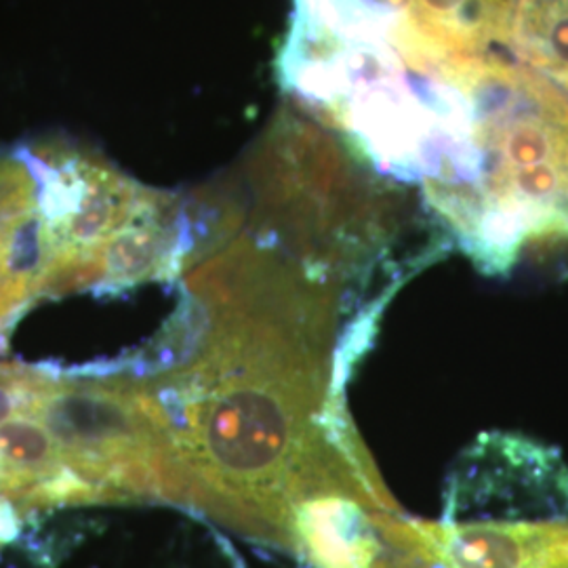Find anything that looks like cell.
Returning <instances> with one entry per match:
<instances>
[{
  "instance_id": "6da1fadb",
  "label": "cell",
  "mask_w": 568,
  "mask_h": 568,
  "mask_svg": "<svg viewBox=\"0 0 568 568\" xmlns=\"http://www.w3.org/2000/svg\"><path fill=\"white\" fill-rule=\"evenodd\" d=\"M182 270L190 342L145 379L169 438L173 504L291 548L307 509L382 490L331 410L337 283L243 230Z\"/></svg>"
},
{
  "instance_id": "7a4b0ae2",
  "label": "cell",
  "mask_w": 568,
  "mask_h": 568,
  "mask_svg": "<svg viewBox=\"0 0 568 568\" xmlns=\"http://www.w3.org/2000/svg\"><path fill=\"white\" fill-rule=\"evenodd\" d=\"M471 121L448 178L426 190L485 267L568 243V93L495 55L467 72Z\"/></svg>"
},
{
  "instance_id": "3957f363",
  "label": "cell",
  "mask_w": 568,
  "mask_h": 568,
  "mask_svg": "<svg viewBox=\"0 0 568 568\" xmlns=\"http://www.w3.org/2000/svg\"><path fill=\"white\" fill-rule=\"evenodd\" d=\"M148 443L142 410L119 377H74L0 363V516L129 504Z\"/></svg>"
},
{
  "instance_id": "277c9868",
  "label": "cell",
  "mask_w": 568,
  "mask_h": 568,
  "mask_svg": "<svg viewBox=\"0 0 568 568\" xmlns=\"http://www.w3.org/2000/svg\"><path fill=\"white\" fill-rule=\"evenodd\" d=\"M55 215L37 142L0 150V342L28 305L63 295Z\"/></svg>"
},
{
  "instance_id": "5b68a950",
  "label": "cell",
  "mask_w": 568,
  "mask_h": 568,
  "mask_svg": "<svg viewBox=\"0 0 568 568\" xmlns=\"http://www.w3.org/2000/svg\"><path fill=\"white\" fill-rule=\"evenodd\" d=\"M432 55L483 58L506 44L511 0H366Z\"/></svg>"
},
{
  "instance_id": "8992f818",
  "label": "cell",
  "mask_w": 568,
  "mask_h": 568,
  "mask_svg": "<svg viewBox=\"0 0 568 568\" xmlns=\"http://www.w3.org/2000/svg\"><path fill=\"white\" fill-rule=\"evenodd\" d=\"M506 44L568 93V0H511Z\"/></svg>"
},
{
  "instance_id": "52a82bcc",
  "label": "cell",
  "mask_w": 568,
  "mask_h": 568,
  "mask_svg": "<svg viewBox=\"0 0 568 568\" xmlns=\"http://www.w3.org/2000/svg\"><path fill=\"white\" fill-rule=\"evenodd\" d=\"M9 527H13L7 518H2L0 516V548H2V544L9 539Z\"/></svg>"
}]
</instances>
